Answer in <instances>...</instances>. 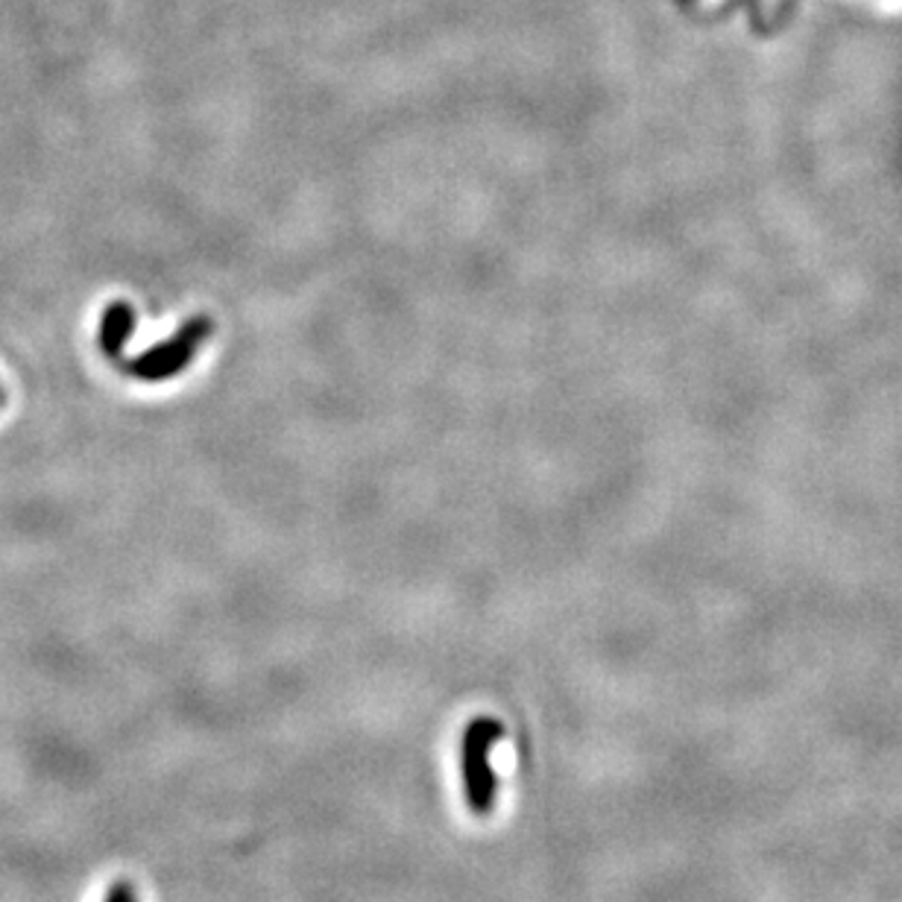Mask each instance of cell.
<instances>
[{
    "label": "cell",
    "mask_w": 902,
    "mask_h": 902,
    "mask_svg": "<svg viewBox=\"0 0 902 902\" xmlns=\"http://www.w3.org/2000/svg\"><path fill=\"white\" fill-rule=\"evenodd\" d=\"M504 727L495 719H472L463 730L460 744V770H463V791L469 809L475 815H490L499 797V777H495L490 753L502 742Z\"/></svg>",
    "instance_id": "obj_1"
},
{
    "label": "cell",
    "mask_w": 902,
    "mask_h": 902,
    "mask_svg": "<svg viewBox=\"0 0 902 902\" xmlns=\"http://www.w3.org/2000/svg\"><path fill=\"white\" fill-rule=\"evenodd\" d=\"M209 335V323L202 317L191 319L179 328V335L174 340H165L159 346H153L150 352H144L129 364V373L141 381H165L174 378L176 373H182L191 364L193 352L200 349V343Z\"/></svg>",
    "instance_id": "obj_2"
},
{
    "label": "cell",
    "mask_w": 902,
    "mask_h": 902,
    "mask_svg": "<svg viewBox=\"0 0 902 902\" xmlns=\"http://www.w3.org/2000/svg\"><path fill=\"white\" fill-rule=\"evenodd\" d=\"M135 332V311L129 302H112L109 308L103 311L101 332H97V343L106 352V358L120 360L126 343L133 340Z\"/></svg>",
    "instance_id": "obj_3"
},
{
    "label": "cell",
    "mask_w": 902,
    "mask_h": 902,
    "mask_svg": "<svg viewBox=\"0 0 902 902\" xmlns=\"http://www.w3.org/2000/svg\"><path fill=\"white\" fill-rule=\"evenodd\" d=\"M106 902H138V896H135V888L129 882H115L109 888V894H106Z\"/></svg>",
    "instance_id": "obj_4"
},
{
    "label": "cell",
    "mask_w": 902,
    "mask_h": 902,
    "mask_svg": "<svg viewBox=\"0 0 902 902\" xmlns=\"http://www.w3.org/2000/svg\"><path fill=\"white\" fill-rule=\"evenodd\" d=\"M0 399H3V394H0Z\"/></svg>",
    "instance_id": "obj_5"
}]
</instances>
